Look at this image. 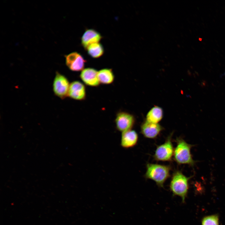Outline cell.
Returning a JSON list of instances; mask_svg holds the SVG:
<instances>
[{
  "instance_id": "6da1fadb",
  "label": "cell",
  "mask_w": 225,
  "mask_h": 225,
  "mask_svg": "<svg viewBox=\"0 0 225 225\" xmlns=\"http://www.w3.org/2000/svg\"><path fill=\"white\" fill-rule=\"evenodd\" d=\"M146 168L145 178L153 180L158 187L163 188L165 181L170 176L171 166L148 163Z\"/></svg>"
},
{
  "instance_id": "7a4b0ae2",
  "label": "cell",
  "mask_w": 225,
  "mask_h": 225,
  "mask_svg": "<svg viewBox=\"0 0 225 225\" xmlns=\"http://www.w3.org/2000/svg\"><path fill=\"white\" fill-rule=\"evenodd\" d=\"M192 177H187L181 171L176 170L173 172L170 183L169 188L173 196L180 197L184 203L189 189V181Z\"/></svg>"
},
{
  "instance_id": "3957f363",
  "label": "cell",
  "mask_w": 225,
  "mask_h": 225,
  "mask_svg": "<svg viewBox=\"0 0 225 225\" xmlns=\"http://www.w3.org/2000/svg\"><path fill=\"white\" fill-rule=\"evenodd\" d=\"M173 159L178 165L188 164L193 166L196 163L192 158L191 149L194 145L188 143L181 137L177 138Z\"/></svg>"
},
{
  "instance_id": "277c9868",
  "label": "cell",
  "mask_w": 225,
  "mask_h": 225,
  "mask_svg": "<svg viewBox=\"0 0 225 225\" xmlns=\"http://www.w3.org/2000/svg\"><path fill=\"white\" fill-rule=\"evenodd\" d=\"M173 134V132L171 133L163 143L157 146L153 156L154 160L157 161H172L174 150L172 143Z\"/></svg>"
},
{
  "instance_id": "5b68a950",
  "label": "cell",
  "mask_w": 225,
  "mask_h": 225,
  "mask_svg": "<svg viewBox=\"0 0 225 225\" xmlns=\"http://www.w3.org/2000/svg\"><path fill=\"white\" fill-rule=\"evenodd\" d=\"M70 83L64 75L57 72L52 85L55 94L61 99L65 98L68 96Z\"/></svg>"
},
{
  "instance_id": "8992f818",
  "label": "cell",
  "mask_w": 225,
  "mask_h": 225,
  "mask_svg": "<svg viewBox=\"0 0 225 225\" xmlns=\"http://www.w3.org/2000/svg\"><path fill=\"white\" fill-rule=\"evenodd\" d=\"M135 122L133 115L124 111L118 112L115 119L116 129L122 132L132 129Z\"/></svg>"
},
{
  "instance_id": "52a82bcc",
  "label": "cell",
  "mask_w": 225,
  "mask_h": 225,
  "mask_svg": "<svg viewBox=\"0 0 225 225\" xmlns=\"http://www.w3.org/2000/svg\"><path fill=\"white\" fill-rule=\"evenodd\" d=\"M65 64L70 70L79 72L84 69L86 61L80 53L74 52L65 55Z\"/></svg>"
},
{
  "instance_id": "ba28073f",
  "label": "cell",
  "mask_w": 225,
  "mask_h": 225,
  "mask_svg": "<svg viewBox=\"0 0 225 225\" xmlns=\"http://www.w3.org/2000/svg\"><path fill=\"white\" fill-rule=\"evenodd\" d=\"M68 96L74 100L82 101L86 97V88L84 84L79 81L70 83Z\"/></svg>"
},
{
  "instance_id": "9c48e42d",
  "label": "cell",
  "mask_w": 225,
  "mask_h": 225,
  "mask_svg": "<svg viewBox=\"0 0 225 225\" xmlns=\"http://www.w3.org/2000/svg\"><path fill=\"white\" fill-rule=\"evenodd\" d=\"M98 71L93 68H85L81 71L80 78L86 85L98 87L100 84L98 77Z\"/></svg>"
},
{
  "instance_id": "30bf717a",
  "label": "cell",
  "mask_w": 225,
  "mask_h": 225,
  "mask_svg": "<svg viewBox=\"0 0 225 225\" xmlns=\"http://www.w3.org/2000/svg\"><path fill=\"white\" fill-rule=\"evenodd\" d=\"M141 132L143 136L149 139H155L163 130L158 123L149 122L146 121L141 125Z\"/></svg>"
},
{
  "instance_id": "8fae6325",
  "label": "cell",
  "mask_w": 225,
  "mask_h": 225,
  "mask_svg": "<svg viewBox=\"0 0 225 225\" xmlns=\"http://www.w3.org/2000/svg\"><path fill=\"white\" fill-rule=\"evenodd\" d=\"M102 38L101 34L93 29H87L83 34L81 38V43L86 50L90 45L98 43Z\"/></svg>"
},
{
  "instance_id": "7c38bea8",
  "label": "cell",
  "mask_w": 225,
  "mask_h": 225,
  "mask_svg": "<svg viewBox=\"0 0 225 225\" xmlns=\"http://www.w3.org/2000/svg\"><path fill=\"white\" fill-rule=\"evenodd\" d=\"M138 138V135L134 130L130 129L122 132L120 145L125 149L132 148L137 144Z\"/></svg>"
},
{
  "instance_id": "4fadbf2b",
  "label": "cell",
  "mask_w": 225,
  "mask_h": 225,
  "mask_svg": "<svg viewBox=\"0 0 225 225\" xmlns=\"http://www.w3.org/2000/svg\"><path fill=\"white\" fill-rule=\"evenodd\" d=\"M98 77L100 84H110L114 82L115 76L111 68H104L98 71Z\"/></svg>"
},
{
  "instance_id": "5bb4252c",
  "label": "cell",
  "mask_w": 225,
  "mask_h": 225,
  "mask_svg": "<svg viewBox=\"0 0 225 225\" xmlns=\"http://www.w3.org/2000/svg\"><path fill=\"white\" fill-rule=\"evenodd\" d=\"M163 116L162 109L155 106L152 108L148 112L146 121L149 122L158 123L162 119Z\"/></svg>"
},
{
  "instance_id": "9a60e30c",
  "label": "cell",
  "mask_w": 225,
  "mask_h": 225,
  "mask_svg": "<svg viewBox=\"0 0 225 225\" xmlns=\"http://www.w3.org/2000/svg\"><path fill=\"white\" fill-rule=\"evenodd\" d=\"M88 54L93 58L101 57L104 53V49L102 45L99 42L92 44L86 49Z\"/></svg>"
},
{
  "instance_id": "2e32d148",
  "label": "cell",
  "mask_w": 225,
  "mask_h": 225,
  "mask_svg": "<svg viewBox=\"0 0 225 225\" xmlns=\"http://www.w3.org/2000/svg\"><path fill=\"white\" fill-rule=\"evenodd\" d=\"M201 225H219V216L218 214L206 216L203 218Z\"/></svg>"
}]
</instances>
